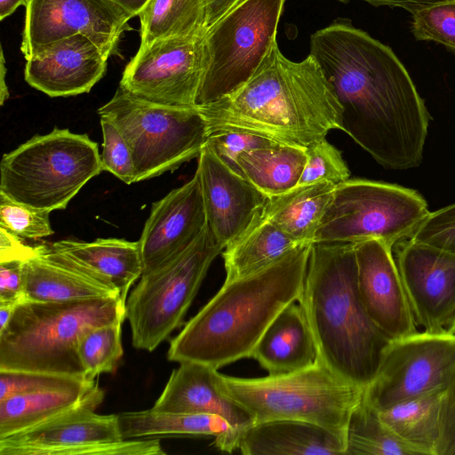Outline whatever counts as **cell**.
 Segmentation results:
<instances>
[{"mask_svg": "<svg viewBox=\"0 0 455 455\" xmlns=\"http://www.w3.org/2000/svg\"><path fill=\"white\" fill-rule=\"evenodd\" d=\"M309 43L341 106V131L387 169L418 167L430 115L393 50L343 18Z\"/></svg>", "mask_w": 455, "mask_h": 455, "instance_id": "obj_1", "label": "cell"}, {"mask_svg": "<svg viewBox=\"0 0 455 455\" xmlns=\"http://www.w3.org/2000/svg\"><path fill=\"white\" fill-rule=\"evenodd\" d=\"M196 108L208 135L248 132L303 150L342 127L341 106L316 61L287 59L276 41L243 85Z\"/></svg>", "mask_w": 455, "mask_h": 455, "instance_id": "obj_2", "label": "cell"}, {"mask_svg": "<svg viewBox=\"0 0 455 455\" xmlns=\"http://www.w3.org/2000/svg\"><path fill=\"white\" fill-rule=\"evenodd\" d=\"M312 243L251 275L225 281L170 342L167 359L217 370L250 357L256 343L288 304L298 301Z\"/></svg>", "mask_w": 455, "mask_h": 455, "instance_id": "obj_3", "label": "cell"}, {"mask_svg": "<svg viewBox=\"0 0 455 455\" xmlns=\"http://www.w3.org/2000/svg\"><path fill=\"white\" fill-rule=\"evenodd\" d=\"M298 302L311 329L317 360L341 379L368 387L392 340L361 300L354 243H312Z\"/></svg>", "mask_w": 455, "mask_h": 455, "instance_id": "obj_4", "label": "cell"}, {"mask_svg": "<svg viewBox=\"0 0 455 455\" xmlns=\"http://www.w3.org/2000/svg\"><path fill=\"white\" fill-rule=\"evenodd\" d=\"M124 318L121 297L21 301L0 331V370L84 377L80 339L95 327Z\"/></svg>", "mask_w": 455, "mask_h": 455, "instance_id": "obj_5", "label": "cell"}, {"mask_svg": "<svg viewBox=\"0 0 455 455\" xmlns=\"http://www.w3.org/2000/svg\"><path fill=\"white\" fill-rule=\"evenodd\" d=\"M102 171L96 142L86 134L54 128L3 156L0 193L36 209L63 210Z\"/></svg>", "mask_w": 455, "mask_h": 455, "instance_id": "obj_6", "label": "cell"}, {"mask_svg": "<svg viewBox=\"0 0 455 455\" xmlns=\"http://www.w3.org/2000/svg\"><path fill=\"white\" fill-rule=\"evenodd\" d=\"M226 391L256 422L293 419L321 426L346 439L350 415L363 387L337 376L318 360L303 370L261 378L222 374Z\"/></svg>", "mask_w": 455, "mask_h": 455, "instance_id": "obj_7", "label": "cell"}, {"mask_svg": "<svg viewBox=\"0 0 455 455\" xmlns=\"http://www.w3.org/2000/svg\"><path fill=\"white\" fill-rule=\"evenodd\" d=\"M130 148L135 182L178 169L199 156L207 141L206 124L196 108L152 103L120 86L98 109Z\"/></svg>", "mask_w": 455, "mask_h": 455, "instance_id": "obj_8", "label": "cell"}, {"mask_svg": "<svg viewBox=\"0 0 455 455\" xmlns=\"http://www.w3.org/2000/svg\"><path fill=\"white\" fill-rule=\"evenodd\" d=\"M223 250L207 226L184 251L141 275L125 302L135 348L152 352L183 324L212 261Z\"/></svg>", "mask_w": 455, "mask_h": 455, "instance_id": "obj_9", "label": "cell"}, {"mask_svg": "<svg viewBox=\"0 0 455 455\" xmlns=\"http://www.w3.org/2000/svg\"><path fill=\"white\" fill-rule=\"evenodd\" d=\"M429 212L427 203L414 189L348 179L336 185L313 243L375 239L393 247L410 238Z\"/></svg>", "mask_w": 455, "mask_h": 455, "instance_id": "obj_10", "label": "cell"}, {"mask_svg": "<svg viewBox=\"0 0 455 455\" xmlns=\"http://www.w3.org/2000/svg\"><path fill=\"white\" fill-rule=\"evenodd\" d=\"M285 1L243 0L207 28L196 107L232 94L251 78L276 41Z\"/></svg>", "mask_w": 455, "mask_h": 455, "instance_id": "obj_11", "label": "cell"}, {"mask_svg": "<svg viewBox=\"0 0 455 455\" xmlns=\"http://www.w3.org/2000/svg\"><path fill=\"white\" fill-rule=\"evenodd\" d=\"M99 387L77 405L24 430L0 437V455H164L159 438L124 439L118 414L95 411Z\"/></svg>", "mask_w": 455, "mask_h": 455, "instance_id": "obj_12", "label": "cell"}, {"mask_svg": "<svg viewBox=\"0 0 455 455\" xmlns=\"http://www.w3.org/2000/svg\"><path fill=\"white\" fill-rule=\"evenodd\" d=\"M455 379V334L418 331L392 340L363 398L376 411L436 390Z\"/></svg>", "mask_w": 455, "mask_h": 455, "instance_id": "obj_13", "label": "cell"}, {"mask_svg": "<svg viewBox=\"0 0 455 455\" xmlns=\"http://www.w3.org/2000/svg\"><path fill=\"white\" fill-rule=\"evenodd\" d=\"M204 34L157 39L140 47L119 86L152 103L195 108L204 69Z\"/></svg>", "mask_w": 455, "mask_h": 455, "instance_id": "obj_14", "label": "cell"}, {"mask_svg": "<svg viewBox=\"0 0 455 455\" xmlns=\"http://www.w3.org/2000/svg\"><path fill=\"white\" fill-rule=\"evenodd\" d=\"M131 19L113 0H28L20 52L28 60L50 44L82 34L108 59L132 28Z\"/></svg>", "mask_w": 455, "mask_h": 455, "instance_id": "obj_15", "label": "cell"}, {"mask_svg": "<svg viewBox=\"0 0 455 455\" xmlns=\"http://www.w3.org/2000/svg\"><path fill=\"white\" fill-rule=\"evenodd\" d=\"M395 261L417 327L448 331L455 311V255L408 238L398 243Z\"/></svg>", "mask_w": 455, "mask_h": 455, "instance_id": "obj_16", "label": "cell"}, {"mask_svg": "<svg viewBox=\"0 0 455 455\" xmlns=\"http://www.w3.org/2000/svg\"><path fill=\"white\" fill-rule=\"evenodd\" d=\"M354 244L358 292L372 322L391 340L417 332L393 247L375 239Z\"/></svg>", "mask_w": 455, "mask_h": 455, "instance_id": "obj_17", "label": "cell"}, {"mask_svg": "<svg viewBox=\"0 0 455 455\" xmlns=\"http://www.w3.org/2000/svg\"><path fill=\"white\" fill-rule=\"evenodd\" d=\"M196 171L207 226L225 248L263 213L267 196L224 164L206 144L198 156Z\"/></svg>", "mask_w": 455, "mask_h": 455, "instance_id": "obj_18", "label": "cell"}, {"mask_svg": "<svg viewBox=\"0 0 455 455\" xmlns=\"http://www.w3.org/2000/svg\"><path fill=\"white\" fill-rule=\"evenodd\" d=\"M207 227L200 178H193L155 202L139 240L143 273L188 249Z\"/></svg>", "mask_w": 455, "mask_h": 455, "instance_id": "obj_19", "label": "cell"}, {"mask_svg": "<svg viewBox=\"0 0 455 455\" xmlns=\"http://www.w3.org/2000/svg\"><path fill=\"white\" fill-rule=\"evenodd\" d=\"M108 58L87 36L76 34L39 50L27 60L24 77L50 97L89 92L104 76Z\"/></svg>", "mask_w": 455, "mask_h": 455, "instance_id": "obj_20", "label": "cell"}, {"mask_svg": "<svg viewBox=\"0 0 455 455\" xmlns=\"http://www.w3.org/2000/svg\"><path fill=\"white\" fill-rule=\"evenodd\" d=\"M24 300L59 302L120 297L104 276L49 245L34 246L23 262Z\"/></svg>", "mask_w": 455, "mask_h": 455, "instance_id": "obj_21", "label": "cell"}, {"mask_svg": "<svg viewBox=\"0 0 455 455\" xmlns=\"http://www.w3.org/2000/svg\"><path fill=\"white\" fill-rule=\"evenodd\" d=\"M175 368L153 409L160 411L212 414L223 418L235 435L255 423V418L225 389L217 369L183 361Z\"/></svg>", "mask_w": 455, "mask_h": 455, "instance_id": "obj_22", "label": "cell"}, {"mask_svg": "<svg viewBox=\"0 0 455 455\" xmlns=\"http://www.w3.org/2000/svg\"><path fill=\"white\" fill-rule=\"evenodd\" d=\"M237 450L243 455H345L346 439L313 423L275 419L244 429Z\"/></svg>", "mask_w": 455, "mask_h": 455, "instance_id": "obj_23", "label": "cell"}, {"mask_svg": "<svg viewBox=\"0 0 455 455\" xmlns=\"http://www.w3.org/2000/svg\"><path fill=\"white\" fill-rule=\"evenodd\" d=\"M250 357L269 375L297 371L316 362V346L299 304L293 301L278 313L256 343Z\"/></svg>", "mask_w": 455, "mask_h": 455, "instance_id": "obj_24", "label": "cell"}, {"mask_svg": "<svg viewBox=\"0 0 455 455\" xmlns=\"http://www.w3.org/2000/svg\"><path fill=\"white\" fill-rule=\"evenodd\" d=\"M124 439L159 436H213L221 451L237 449L238 436L221 417L212 414L160 411L153 408L118 414Z\"/></svg>", "mask_w": 455, "mask_h": 455, "instance_id": "obj_25", "label": "cell"}, {"mask_svg": "<svg viewBox=\"0 0 455 455\" xmlns=\"http://www.w3.org/2000/svg\"><path fill=\"white\" fill-rule=\"evenodd\" d=\"M51 245L108 279L125 302L130 287L143 273L139 241L123 238H98L93 242L66 239Z\"/></svg>", "mask_w": 455, "mask_h": 455, "instance_id": "obj_26", "label": "cell"}, {"mask_svg": "<svg viewBox=\"0 0 455 455\" xmlns=\"http://www.w3.org/2000/svg\"><path fill=\"white\" fill-rule=\"evenodd\" d=\"M336 185L320 182L296 186L267 196L264 216L299 243H313L322 216Z\"/></svg>", "mask_w": 455, "mask_h": 455, "instance_id": "obj_27", "label": "cell"}, {"mask_svg": "<svg viewBox=\"0 0 455 455\" xmlns=\"http://www.w3.org/2000/svg\"><path fill=\"white\" fill-rule=\"evenodd\" d=\"M301 245L303 244L291 239L262 213L222 251L225 281L261 270Z\"/></svg>", "mask_w": 455, "mask_h": 455, "instance_id": "obj_28", "label": "cell"}, {"mask_svg": "<svg viewBox=\"0 0 455 455\" xmlns=\"http://www.w3.org/2000/svg\"><path fill=\"white\" fill-rule=\"evenodd\" d=\"M98 381L28 394L0 401V437L39 424L84 401L99 387Z\"/></svg>", "mask_w": 455, "mask_h": 455, "instance_id": "obj_29", "label": "cell"}, {"mask_svg": "<svg viewBox=\"0 0 455 455\" xmlns=\"http://www.w3.org/2000/svg\"><path fill=\"white\" fill-rule=\"evenodd\" d=\"M303 149L276 144L251 149L237 156L243 175L267 196L295 188L306 164Z\"/></svg>", "mask_w": 455, "mask_h": 455, "instance_id": "obj_30", "label": "cell"}, {"mask_svg": "<svg viewBox=\"0 0 455 455\" xmlns=\"http://www.w3.org/2000/svg\"><path fill=\"white\" fill-rule=\"evenodd\" d=\"M445 391H433L377 411L400 438L422 455H436Z\"/></svg>", "mask_w": 455, "mask_h": 455, "instance_id": "obj_31", "label": "cell"}, {"mask_svg": "<svg viewBox=\"0 0 455 455\" xmlns=\"http://www.w3.org/2000/svg\"><path fill=\"white\" fill-rule=\"evenodd\" d=\"M139 18L140 47L157 39L199 36L207 30L205 0H149Z\"/></svg>", "mask_w": 455, "mask_h": 455, "instance_id": "obj_32", "label": "cell"}, {"mask_svg": "<svg viewBox=\"0 0 455 455\" xmlns=\"http://www.w3.org/2000/svg\"><path fill=\"white\" fill-rule=\"evenodd\" d=\"M422 455L400 438L363 397L352 411L346 430L345 455Z\"/></svg>", "mask_w": 455, "mask_h": 455, "instance_id": "obj_33", "label": "cell"}, {"mask_svg": "<svg viewBox=\"0 0 455 455\" xmlns=\"http://www.w3.org/2000/svg\"><path fill=\"white\" fill-rule=\"evenodd\" d=\"M124 320L95 327L80 339L78 356L87 380L115 371L124 354L121 339Z\"/></svg>", "mask_w": 455, "mask_h": 455, "instance_id": "obj_34", "label": "cell"}, {"mask_svg": "<svg viewBox=\"0 0 455 455\" xmlns=\"http://www.w3.org/2000/svg\"><path fill=\"white\" fill-rule=\"evenodd\" d=\"M411 31L416 39L434 41L455 54V0H442L412 13Z\"/></svg>", "mask_w": 455, "mask_h": 455, "instance_id": "obj_35", "label": "cell"}, {"mask_svg": "<svg viewBox=\"0 0 455 455\" xmlns=\"http://www.w3.org/2000/svg\"><path fill=\"white\" fill-rule=\"evenodd\" d=\"M306 164L297 186L320 182L338 185L349 179L350 172L341 152L326 139L304 149Z\"/></svg>", "mask_w": 455, "mask_h": 455, "instance_id": "obj_36", "label": "cell"}, {"mask_svg": "<svg viewBox=\"0 0 455 455\" xmlns=\"http://www.w3.org/2000/svg\"><path fill=\"white\" fill-rule=\"evenodd\" d=\"M86 381L92 380L72 375L0 370V401L15 395L72 387Z\"/></svg>", "mask_w": 455, "mask_h": 455, "instance_id": "obj_37", "label": "cell"}, {"mask_svg": "<svg viewBox=\"0 0 455 455\" xmlns=\"http://www.w3.org/2000/svg\"><path fill=\"white\" fill-rule=\"evenodd\" d=\"M50 212L14 202L0 193V227L21 238L37 239L53 234Z\"/></svg>", "mask_w": 455, "mask_h": 455, "instance_id": "obj_38", "label": "cell"}, {"mask_svg": "<svg viewBox=\"0 0 455 455\" xmlns=\"http://www.w3.org/2000/svg\"><path fill=\"white\" fill-rule=\"evenodd\" d=\"M103 150L100 155L103 171H108L126 184L135 182L132 153L118 129L108 119L100 117Z\"/></svg>", "mask_w": 455, "mask_h": 455, "instance_id": "obj_39", "label": "cell"}, {"mask_svg": "<svg viewBox=\"0 0 455 455\" xmlns=\"http://www.w3.org/2000/svg\"><path fill=\"white\" fill-rule=\"evenodd\" d=\"M409 239L455 255V204L429 212Z\"/></svg>", "mask_w": 455, "mask_h": 455, "instance_id": "obj_40", "label": "cell"}, {"mask_svg": "<svg viewBox=\"0 0 455 455\" xmlns=\"http://www.w3.org/2000/svg\"><path fill=\"white\" fill-rule=\"evenodd\" d=\"M276 144L278 143L256 134L232 131L211 133L206 141V145L224 164L241 175L243 173L236 161L241 153Z\"/></svg>", "mask_w": 455, "mask_h": 455, "instance_id": "obj_41", "label": "cell"}, {"mask_svg": "<svg viewBox=\"0 0 455 455\" xmlns=\"http://www.w3.org/2000/svg\"><path fill=\"white\" fill-rule=\"evenodd\" d=\"M23 259L0 261V303L19 304L23 297Z\"/></svg>", "mask_w": 455, "mask_h": 455, "instance_id": "obj_42", "label": "cell"}, {"mask_svg": "<svg viewBox=\"0 0 455 455\" xmlns=\"http://www.w3.org/2000/svg\"><path fill=\"white\" fill-rule=\"evenodd\" d=\"M436 455H455V379L447 387L443 399Z\"/></svg>", "mask_w": 455, "mask_h": 455, "instance_id": "obj_43", "label": "cell"}, {"mask_svg": "<svg viewBox=\"0 0 455 455\" xmlns=\"http://www.w3.org/2000/svg\"><path fill=\"white\" fill-rule=\"evenodd\" d=\"M33 250L34 247L22 243L21 237L0 227V261L14 259L25 260Z\"/></svg>", "mask_w": 455, "mask_h": 455, "instance_id": "obj_44", "label": "cell"}, {"mask_svg": "<svg viewBox=\"0 0 455 455\" xmlns=\"http://www.w3.org/2000/svg\"><path fill=\"white\" fill-rule=\"evenodd\" d=\"M242 1L243 0H205L207 28L215 24Z\"/></svg>", "mask_w": 455, "mask_h": 455, "instance_id": "obj_45", "label": "cell"}, {"mask_svg": "<svg viewBox=\"0 0 455 455\" xmlns=\"http://www.w3.org/2000/svg\"><path fill=\"white\" fill-rule=\"evenodd\" d=\"M342 3H347L350 0H339ZM366 2L373 6L387 5L390 7H400L405 9L411 14L417 10L425 7L428 4L436 3L442 0H361Z\"/></svg>", "mask_w": 455, "mask_h": 455, "instance_id": "obj_46", "label": "cell"}, {"mask_svg": "<svg viewBox=\"0 0 455 455\" xmlns=\"http://www.w3.org/2000/svg\"><path fill=\"white\" fill-rule=\"evenodd\" d=\"M123 8L131 18L139 16L146 7L149 0H113Z\"/></svg>", "mask_w": 455, "mask_h": 455, "instance_id": "obj_47", "label": "cell"}, {"mask_svg": "<svg viewBox=\"0 0 455 455\" xmlns=\"http://www.w3.org/2000/svg\"><path fill=\"white\" fill-rule=\"evenodd\" d=\"M28 2V0H0V20L9 17L20 5L26 7Z\"/></svg>", "mask_w": 455, "mask_h": 455, "instance_id": "obj_48", "label": "cell"}, {"mask_svg": "<svg viewBox=\"0 0 455 455\" xmlns=\"http://www.w3.org/2000/svg\"><path fill=\"white\" fill-rule=\"evenodd\" d=\"M1 64H0V104L3 105L4 100L8 99L9 92L5 84L6 67L4 56V51L1 49Z\"/></svg>", "mask_w": 455, "mask_h": 455, "instance_id": "obj_49", "label": "cell"}, {"mask_svg": "<svg viewBox=\"0 0 455 455\" xmlns=\"http://www.w3.org/2000/svg\"><path fill=\"white\" fill-rule=\"evenodd\" d=\"M18 304L0 303V331L4 330L9 323Z\"/></svg>", "mask_w": 455, "mask_h": 455, "instance_id": "obj_50", "label": "cell"}, {"mask_svg": "<svg viewBox=\"0 0 455 455\" xmlns=\"http://www.w3.org/2000/svg\"><path fill=\"white\" fill-rule=\"evenodd\" d=\"M448 331L451 332V333L455 334V311H454V314H453L451 324H450V326L448 328Z\"/></svg>", "mask_w": 455, "mask_h": 455, "instance_id": "obj_51", "label": "cell"}]
</instances>
